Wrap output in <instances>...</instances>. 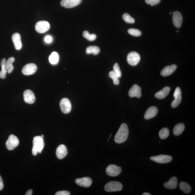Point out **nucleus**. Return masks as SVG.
Instances as JSON below:
<instances>
[{"instance_id": "19", "label": "nucleus", "mask_w": 195, "mask_h": 195, "mask_svg": "<svg viewBox=\"0 0 195 195\" xmlns=\"http://www.w3.org/2000/svg\"><path fill=\"white\" fill-rule=\"evenodd\" d=\"M12 39L15 48L17 50H20L22 48V45L20 34L18 33H15L13 34Z\"/></svg>"}, {"instance_id": "9", "label": "nucleus", "mask_w": 195, "mask_h": 195, "mask_svg": "<svg viewBox=\"0 0 195 195\" xmlns=\"http://www.w3.org/2000/svg\"><path fill=\"white\" fill-rule=\"evenodd\" d=\"M60 108L62 113L67 114L70 112L72 109V105L70 101L67 98H64L60 102Z\"/></svg>"}, {"instance_id": "8", "label": "nucleus", "mask_w": 195, "mask_h": 195, "mask_svg": "<svg viewBox=\"0 0 195 195\" xmlns=\"http://www.w3.org/2000/svg\"><path fill=\"white\" fill-rule=\"evenodd\" d=\"M106 172L107 175L110 177H117L122 172V169L120 166L114 164H111L107 166Z\"/></svg>"}, {"instance_id": "1", "label": "nucleus", "mask_w": 195, "mask_h": 195, "mask_svg": "<svg viewBox=\"0 0 195 195\" xmlns=\"http://www.w3.org/2000/svg\"><path fill=\"white\" fill-rule=\"evenodd\" d=\"M128 135L129 129L127 125L123 123L121 125L115 136V142L117 143H123L127 139Z\"/></svg>"}, {"instance_id": "14", "label": "nucleus", "mask_w": 195, "mask_h": 195, "mask_svg": "<svg viewBox=\"0 0 195 195\" xmlns=\"http://www.w3.org/2000/svg\"><path fill=\"white\" fill-rule=\"evenodd\" d=\"M24 101L28 104H33L35 101V98L33 92L30 90H26L24 92Z\"/></svg>"}, {"instance_id": "29", "label": "nucleus", "mask_w": 195, "mask_h": 195, "mask_svg": "<svg viewBox=\"0 0 195 195\" xmlns=\"http://www.w3.org/2000/svg\"><path fill=\"white\" fill-rule=\"evenodd\" d=\"M170 131L169 129L166 128L162 129L159 132V135L161 139H165L169 136Z\"/></svg>"}, {"instance_id": "22", "label": "nucleus", "mask_w": 195, "mask_h": 195, "mask_svg": "<svg viewBox=\"0 0 195 195\" xmlns=\"http://www.w3.org/2000/svg\"><path fill=\"white\" fill-rule=\"evenodd\" d=\"M170 87H164L162 90L157 92L155 94V96L159 99H162L166 97L170 93Z\"/></svg>"}, {"instance_id": "20", "label": "nucleus", "mask_w": 195, "mask_h": 195, "mask_svg": "<svg viewBox=\"0 0 195 195\" xmlns=\"http://www.w3.org/2000/svg\"><path fill=\"white\" fill-rule=\"evenodd\" d=\"M158 109L155 106H151L147 109L144 115V118L146 120L153 118L158 113Z\"/></svg>"}, {"instance_id": "17", "label": "nucleus", "mask_w": 195, "mask_h": 195, "mask_svg": "<svg viewBox=\"0 0 195 195\" xmlns=\"http://www.w3.org/2000/svg\"><path fill=\"white\" fill-rule=\"evenodd\" d=\"M177 68V66L175 64L166 66L161 72V75L164 77L167 76L171 75L176 71Z\"/></svg>"}, {"instance_id": "18", "label": "nucleus", "mask_w": 195, "mask_h": 195, "mask_svg": "<svg viewBox=\"0 0 195 195\" xmlns=\"http://www.w3.org/2000/svg\"><path fill=\"white\" fill-rule=\"evenodd\" d=\"M68 151L67 147L64 145L59 146L56 149V155L59 159L62 160L63 159L67 154Z\"/></svg>"}, {"instance_id": "12", "label": "nucleus", "mask_w": 195, "mask_h": 195, "mask_svg": "<svg viewBox=\"0 0 195 195\" xmlns=\"http://www.w3.org/2000/svg\"><path fill=\"white\" fill-rule=\"evenodd\" d=\"M172 21L174 25L176 27H180L183 22V17L181 13L177 11L173 12L172 16Z\"/></svg>"}, {"instance_id": "10", "label": "nucleus", "mask_w": 195, "mask_h": 195, "mask_svg": "<svg viewBox=\"0 0 195 195\" xmlns=\"http://www.w3.org/2000/svg\"><path fill=\"white\" fill-rule=\"evenodd\" d=\"M36 65L34 63H29L25 66L22 69V73L26 76L32 75L35 73L37 70Z\"/></svg>"}, {"instance_id": "32", "label": "nucleus", "mask_w": 195, "mask_h": 195, "mask_svg": "<svg viewBox=\"0 0 195 195\" xmlns=\"http://www.w3.org/2000/svg\"><path fill=\"white\" fill-rule=\"evenodd\" d=\"M123 18L124 21L127 23L133 24L135 22V20L134 18L130 16L128 13H125L123 15Z\"/></svg>"}, {"instance_id": "16", "label": "nucleus", "mask_w": 195, "mask_h": 195, "mask_svg": "<svg viewBox=\"0 0 195 195\" xmlns=\"http://www.w3.org/2000/svg\"><path fill=\"white\" fill-rule=\"evenodd\" d=\"M76 183L77 185L81 187H88L91 185L92 181L91 179L89 177H84L82 178L76 180Z\"/></svg>"}, {"instance_id": "40", "label": "nucleus", "mask_w": 195, "mask_h": 195, "mask_svg": "<svg viewBox=\"0 0 195 195\" xmlns=\"http://www.w3.org/2000/svg\"><path fill=\"white\" fill-rule=\"evenodd\" d=\"M151 194H150L149 193H148L147 192H145L144 193H143V195H151Z\"/></svg>"}, {"instance_id": "35", "label": "nucleus", "mask_w": 195, "mask_h": 195, "mask_svg": "<svg viewBox=\"0 0 195 195\" xmlns=\"http://www.w3.org/2000/svg\"><path fill=\"white\" fill-rule=\"evenodd\" d=\"M161 0H145L146 3L151 6L156 5L160 3Z\"/></svg>"}, {"instance_id": "23", "label": "nucleus", "mask_w": 195, "mask_h": 195, "mask_svg": "<svg viewBox=\"0 0 195 195\" xmlns=\"http://www.w3.org/2000/svg\"><path fill=\"white\" fill-rule=\"evenodd\" d=\"M185 128L184 125L182 123L176 125L173 128V134L177 136L180 135L184 131Z\"/></svg>"}, {"instance_id": "2", "label": "nucleus", "mask_w": 195, "mask_h": 195, "mask_svg": "<svg viewBox=\"0 0 195 195\" xmlns=\"http://www.w3.org/2000/svg\"><path fill=\"white\" fill-rule=\"evenodd\" d=\"M45 146V143L43 138L41 136H37L34 137L33 139V147L32 153L35 156L38 153H41Z\"/></svg>"}, {"instance_id": "24", "label": "nucleus", "mask_w": 195, "mask_h": 195, "mask_svg": "<svg viewBox=\"0 0 195 195\" xmlns=\"http://www.w3.org/2000/svg\"><path fill=\"white\" fill-rule=\"evenodd\" d=\"M6 60L4 58L1 61V67L2 70L0 72V78L2 79H5L6 77V74L7 73L6 65Z\"/></svg>"}, {"instance_id": "11", "label": "nucleus", "mask_w": 195, "mask_h": 195, "mask_svg": "<svg viewBox=\"0 0 195 195\" xmlns=\"http://www.w3.org/2000/svg\"><path fill=\"white\" fill-rule=\"evenodd\" d=\"M173 96L175 97V99L172 102L171 106L173 108H175L180 103L182 99L181 90L179 87L176 88Z\"/></svg>"}, {"instance_id": "31", "label": "nucleus", "mask_w": 195, "mask_h": 195, "mask_svg": "<svg viewBox=\"0 0 195 195\" xmlns=\"http://www.w3.org/2000/svg\"><path fill=\"white\" fill-rule=\"evenodd\" d=\"M109 76L113 79V84L115 85H118L119 84V77L114 71H111L109 72Z\"/></svg>"}, {"instance_id": "42", "label": "nucleus", "mask_w": 195, "mask_h": 195, "mask_svg": "<svg viewBox=\"0 0 195 195\" xmlns=\"http://www.w3.org/2000/svg\"><path fill=\"white\" fill-rule=\"evenodd\" d=\"M170 14H171V12H170Z\"/></svg>"}, {"instance_id": "36", "label": "nucleus", "mask_w": 195, "mask_h": 195, "mask_svg": "<svg viewBox=\"0 0 195 195\" xmlns=\"http://www.w3.org/2000/svg\"><path fill=\"white\" fill-rule=\"evenodd\" d=\"M52 37L51 36L47 35L45 37L44 41L45 42L50 43L52 42Z\"/></svg>"}, {"instance_id": "41", "label": "nucleus", "mask_w": 195, "mask_h": 195, "mask_svg": "<svg viewBox=\"0 0 195 195\" xmlns=\"http://www.w3.org/2000/svg\"><path fill=\"white\" fill-rule=\"evenodd\" d=\"M41 136V137H42L43 138V137H44V136H43V135H42Z\"/></svg>"}, {"instance_id": "4", "label": "nucleus", "mask_w": 195, "mask_h": 195, "mask_svg": "<svg viewBox=\"0 0 195 195\" xmlns=\"http://www.w3.org/2000/svg\"><path fill=\"white\" fill-rule=\"evenodd\" d=\"M19 143L18 139L16 136L11 134L9 136L5 144L7 149L9 150H12L18 146Z\"/></svg>"}, {"instance_id": "27", "label": "nucleus", "mask_w": 195, "mask_h": 195, "mask_svg": "<svg viewBox=\"0 0 195 195\" xmlns=\"http://www.w3.org/2000/svg\"><path fill=\"white\" fill-rule=\"evenodd\" d=\"M100 49L99 47L97 46H91L87 47L86 52L87 54H92L94 55H97L99 53Z\"/></svg>"}, {"instance_id": "39", "label": "nucleus", "mask_w": 195, "mask_h": 195, "mask_svg": "<svg viewBox=\"0 0 195 195\" xmlns=\"http://www.w3.org/2000/svg\"><path fill=\"white\" fill-rule=\"evenodd\" d=\"M32 193H33V190L32 189H29V190H28L27 192H26L25 195H32Z\"/></svg>"}, {"instance_id": "6", "label": "nucleus", "mask_w": 195, "mask_h": 195, "mask_svg": "<svg viewBox=\"0 0 195 195\" xmlns=\"http://www.w3.org/2000/svg\"><path fill=\"white\" fill-rule=\"evenodd\" d=\"M140 60V56L138 53L132 52L129 53L127 57L129 64L132 66H135L139 63Z\"/></svg>"}, {"instance_id": "13", "label": "nucleus", "mask_w": 195, "mask_h": 195, "mask_svg": "<svg viewBox=\"0 0 195 195\" xmlns=\"http://www.w3.org/2000/svg\"><path fill=\"white\" fill-rule=\"evenodd\" d=\"M82 0H62L60 5L66 8H71L77 6L80 4Z\"/></svg>"}, {"instance_id": "33", "label": "nucleus", "mask_w": 195, "mask_h": 195, "mask_svg": "<svg viewBox=\"0 0 195 195\" xmlns=\"http://www.w3.org/2000/svg\"><path fill=\"white\" fill-rule=\"evenodd\" d=\"M128 33L130 35L134 36H140L141 35V32L140 30L135 29H130L128 30Z\"/></svg>"}, {"instance_id": "3", "label": "nucleus", "mask_w": 195, "mask_h": 195, "mask_svg": "<svg viewBox=\"0 0 195 195\" xmlns=\"http://www.w3.org/2000/svg\"><path fill=\"white\" fill-rule=\"evenodd\" d=\"M123 185L118 181H112L105 185V190L107 192H117L122 190Z\"/></svg>"}, {"instance_id": "28", "label": "nucleus", "mask_w": 195, "mask_h": 195, "mask_svg": "<svg viewBox=\"0 0 195 195\" xmlns=\"http://www.w3.org/2000/svg\"><path fill=\"white\" fill-rule=\"evenodd\" d=\"M49 60L52 65H56L58 64L59 60V56L57 53L56 52H52L49 56Z\"/></svg>"}, {"instance_id": "38", "label": "nucleus", "mask_w": 195, "mask_h": 195, "mask_svg": "<svg viewBox=\"0 0 195 195\" xmlns=\"http://www.w3.org/2000/svg\"><path fill=\"white\" fill-rule=\"evenodd\" d=\"M3 187L4 184L3 180L2 178L1 175H0V190H2L3 188Z\"/></svg>"}, {"instance_id": "37", "label": "nucleus", "mask_w": 195, "mask_h": 195, "mask_svg": "<svg viewBox=\"0 0 195 195\" xmlns=\"http://www.w3.org/2000/svg\"><path fill=\"white\" fill-rule=\"evenodd\" d=\"M56 195H70V193L67 191H60L56 193Z\"/></svg>"}, {"instance_id": "26", "label": "nucleus", "mask_w": 195, "mask_h": 195, "mask_svg": "<svg viewBox=\"0 0 195 195\" xmlns=\"http://www.w3.org/2000/svg\"><path fill=\"white\" fill-rule=\"evenodd\" d=\"M15 60L14 57H11L8 59L6 61L5 65L7 69V72L10 73L13 71L14 69V66H13V63Z\"/></svg>"}, {"instance_id": "30", "label": "nucleus", "mask_w": 195, "mask_h": 195, "mask_svg": "<svg viewBox=\"0 0 195 195\" xmlns=\"http://www.w3.org/2000/svg\"><path fill=\"white\" fill-rule=\"evenodd\" d=\"M83 36L85 38L87 39L88 41H94L96 38V35L95 34H90L87 31H85L83 32Z\"/></svg>"}, {"instance_id": "5", "label": "nucleus", "mask_w": 195, "mask_h": 195, "mask_svg": "<svg viewBox=\"0 0 195 195\" xmlns=\"http://www.w3.org/2000/svg\"><path fill=\"white\" fill-rule=\"evenodd\" d=\"M50 26L48 22L45 21H41L38 22L35 25V29L37 32L43 33L48 31L50 29Z\"/></svg>"}, {"instance_id": "21", "label": "nucleus", "mask_w": 195, "mask_h": 195, "mask_svg": "<svg viewBox=\"0 0 195 195\" xmlns=\"http://www.w3.org/2000/svg\"><path fill=\"white\" fill-rule=\"evenodd\" d=\"M177 179L176 177H172L169 181L165 183L164 186L168 189H174L177 188Z\"/></svg>"}, {"instance_id": "34", "label": "nucleus", "mask_w": 195, "mask_h": 195, "mask_svg": "<svg viewBox=\"0 0 195 195\" xmlns=\"http://www.w3.org/2000/svg\"><path fill=\"white\" fill-rule=\"evenodd\" d=\"M113 71L116 74L119 78H120L122 76V72L120 71V67L118 63H115L113 67Z\"/></svg>"}, {"instance_id": "15", "label": "nucleus", "mask_w": 195, "mask_h": 195, "mask_svg": "<svg viewBox=\"0 0 195 195\" xmlns=\"http://www.w3.org/2000/svg\"><path fill=\"white\" fill-rule=\"evenodd\" d=\"M128 94L131 97L140 98L142 96L141 89L140 87L138 86L137 85H134L130 89Z\"/></svg>"}, {"instance_id": "25", "label": "nucleus", "mask_w": 195, "mask_h": 195, "mask_svg": "<svg viewBox=\"0 0 195 195\" xmlns=\"http://www.w3.org/2000/svg\"><path fill=\"white\" fill-rule=\"evenodd\" d=\"M180 188L183 192L186 194H189L191 192V187L189 183L185 182H181L179 185Z\"/></svg>"}, {"instance_id": "7", "label": "nucleus", "mask_w": 195, "mask_h": 195, "mask_svg": "<svg viewBox=\"0 0 195 195\" xmlns=\"http://www.w3.org/2000/svg\"><path fill=\"white\" fill-rule=\"evenodd\" d=\"M150 160L158 163H167L172 161V158L168 155H160L151 157Z\"/></svg>"}]
</instances>
